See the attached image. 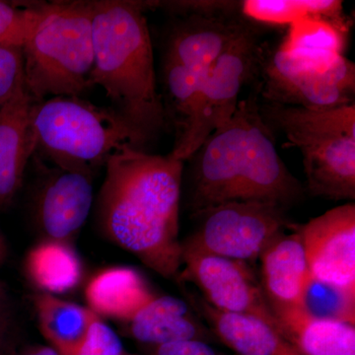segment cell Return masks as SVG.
Masks as SVG:
<instances>
[{
  "label": "cell",
  "mask_w": 355,
  "mask_h": 355,
  "mask_svg": "<svg viewBox=\"0 0 355 355\" xmlns=\"http://www.w3.org/2000/svg\"><path fill=\"white\" fill-rule=\"evenodd\" d=\"M189 160L193 214L236 200L286 209L303 195L302 184L279 157L272 128L254 99L240 101L229 123L214 130Z\"/></svg>",
  "instance_id": "2"
},
{
  "label": "cell",
  "mask_w": 355,
  "mask_h": 355,
  "mask_svg": "<svg viewBox=\"0 0 355 355\" xmlns=\"http://www.w3.org/2000/svg\"><path fill=\"white\" fill-rule=\"evenodd\" d=\"M240 17L268 25H291L305 19L329 21L349 32L350 20L338 0H245L238 1Z\"/></svg>",
  "instance_id": "21"
},
{
  "label": "cell",
  "mask_w": 355,
  "mask_h": 355,
  "mask_svg": "<svg viewBox=\"0 0 355 355\" xmlns=\"http://www.w3.org/2000/svg\"><path fill=\"white\" fill-rule=\"evenodd\" d=\"M92 16V1L57 2L25 44V87L35 101L80 97L93 87Z\"/></svg>",
  "instance_id": "6"
},
{
  "label": "cell",
  "mask_w": 355,
  "mask_h": 355,
  "mask_svg": "<svg viewBox=\"0 0 355 355\" xmlns=\"http://www.w3.org/2000/svg\"><path fill=\"white\" fill-rule=\"evenodd\" d=\"M200 225L182 247L249 263L291 227L286 209L258 202H228L195 214Z\"/></svg>",
  "instance_id": "8"
},
{
  "label": "cell",
  "mask_w": 355,
  "mask_h": 355,
  "mask_svg": "<svg viewBox=\"0 0 355 355\" xmlns=\"http://www.w3.org/2000/svg\"><path fill=\"white\" fill-rule=\"evenodd\" d=\"M260 111L268 127L286 135L287 146L300 151L311 195L354 200V103L330 109L266 103Z\"/></svg>",
  "instance_id": "5"
},
{
  "label": "cell",
  "mask_w": 355,
  "mask_h": 355,
  "mask_svg": "<svg viewBox=\"0 0 355 355\" xmlns=\"http://www.w3.org/2000/svg\"><path fill=\"white\" fill-rule=\"evenodd\" d=\"M303 306L311 316L355 323V296L319 280L311 279Z\"/></svg>",
  "instance_id": "26"
},
{
  "label": "cell",
  "mask_w": 355,
  "mask_h": 355,
  "mask_svg": "<svg viewBox=\"0 0 355 355\" xmlns=\"http://www.w3.org/2000/svg\"><path fill=\"white\" fill-rule=\"evenodd\" d=\"M26 270L32 282L51 295L76 288L83 275L76 252L67 242L48 239L29 252Z\"/></svg>",
  "instance_id": "22"
},
{
  "label": "cell",
  "mask_w": 355,
  "mask_h": 355,
  "mask_svg": "<svg viewBox=\"0 0 355 355\" xmlns=\"http://www.w3.org/2000/svg\"><path fill=\"white\" fill-rule=\"evenodd\" d=\"M349 32L321 19H305L288 26L279 50L294 58H315L343 55Z\"/></svg>",
  "instance_id": "24"
},
{
  "label": "cell",
  "mask_w": 355,
  "mask_h": 355,
  "mask_svg": "<svg viewBox=\"0 0 355 355\" xmlns=\"http://www.w3.org/2000/svg\"><path fill=\"white\" fill-rule=\"evenodd\" d=\"M311 277L355 296V205L324 212L298 229Z\"/></svg>",
  "instance_id": "12"
},
{
  "label": "cell",
  "mask_w": 355,
  "mask_h": 355,
  "mask_svg": "<svg viewBox=\"0 0 355 355\" xmlns=\"http://www.w3.org/2000/svg\"><path fill=\"white\" fill-rule=\"evenodd\" d=\"M259 259L261 289L275 319L284 313L304 309L303 298L312 277L299 230L277 236Z\"/></svg>",
  "instance_id": "14"
},
{
  "label": "cell",
  "mask_w": 355,
  "mask_h": 355,
  "mask_svg": "<svg viewBox=\"0 0 355 355\" xmlns=\"http://www.w3.org/2000/svg\"><path fill=\"white\" fill-rule=\"evenodd\" d=\"M76 355H128L119 336L100 317L95 320Z\"/></svg>",
  "instance_id": "28"
},
{
  "label": "cell",
  "mask_w": 355,
  "mask_h": 355,
  "mask_svg": "<svg viewBox=\"0 0 355 355\" xmlns=\"http://www.w3.org/2000/svg\"><path fill=\"white\" fill-rule=\"evenodd\" d=\"M34 155L62 169L94 175L125 148L144 150L147 140L112 107L80 97L35 101L31 114Z\"/></svg>",
  "instance_id": "4"
},
{
  "label": "cell",
  "mask_w": 355,
  "mask_h": 355,
  "mask_svg": "<svg viewBox=\"0 0 355 355\" xmlns=\"http://www.w3.org/2000/svg\"><path fill=\"white\" fill-rule=\"evenodd\" d=\"M41 176L33 200L35 222L44 238L67 242L80 231L94 203L93 175L49 168L33 157Z\"/></svg>",
  "instance_id": "11"
},
{
  "label": "cell",
  "mask_w": 355,
  "mask_h": 355,
  "mask_svg": "<svg viewBox=\"0 0 355 355\" xmlns=\"http://www.w3.org/2000/svg\"><path fill=\"white\" fill-rule=\"evenodd\" d=\"M128 324L135 340L157 347L203 335L187 303L173 296H154Z\"/></svg>",
  "instance_id": "18"
},
{
  "label": "cell",
  "mask_w": 355,
  "mask_h": 355,
  "mask_svg": "<svg viewBox=\"0 0 355 355\" xmlns=\"http://www.w3.org/2000/svg\"><path fill=\"white\" fill-rule=\"evenodd\" d=\"M183 161L125 148L109 159L95 202L97 225L107 239L135 254L165 279H178Z\"/></svg>",
  "instance_id": "1"
},
{
  "label": "cell",
  "mask_w": 355,
  "mask_h": 355,
  "mask_svg": "<svg viewBox=\"0 0 355 355\" xmlns=\"http://www.w3.org/2000/svg\"><path fill=\"white\" fill-rule=\"evenodd\" d=\"M33 99L26 87L0 108V209L10 205L22 186L34 155Z\"/></svg>",
  "instance_id": "15"
},
{
  "label": "cell",
  "mask_w": 355,
  "mask_h": 355,
  "mask_svg": "<svg viewBox=\"0 0 355 355\" xmlns=\"http://www.w3.org/2000/svg\"><path fill=\"white\" fill-rule=\"evenodd\" d=\"M55 3L13 4L0 1V46L23 49Z\"/></svg>",
  "instance_id": "25"
},
{
  "label": "cell",
  "mask_w": 355,
  "mask_h": 355,
  "mask_svg": "<svg viewBox=\"0 0 355 355\" xmlns=\"http://www.w3.org/2000/svg\"><path fill=\"white\" fill-rule=\"evenodd\" d=\"M21 355H58V354L51 347H35L26 350L24 354Z\"/></svg>",
  "instance_id": "31"
},
{
  "label": "cell",
  "mask_w": 355,
  "mask_h": 355,
  "mask_svg": "<svg viewBox=\"0 0 355 355\" xmlns=\"http://www.w3.org/2000/svg\"><path fill=\"white\" fill-rule=\"evenodd\" d=\"M40 330L58 355H76L97 319L92 310L42 293L35 298Z\"/></svg>",
  "instance_id": "20"
},
{
  "label": "cell",
  "mask_w": 355,
  "mask_h": 355,
  "mask_svg": "<svg viewBox=\"0 0 355 355\" xmlns=\"http://www.w3.org/2000/svg\"><path fill=\"white\" fill-rule=\"evenodd\" d=\"M261 94L266 103L330 109L354 103L355 65L343 55L294 58L279 50L261 55Z\"/></svg>",
  "instance_id": "7"
},
{
  "label": "cell",
  "mask_w": 355,
  "mask_h": 355,
  "mask_svg": "<svg viewBox=\"0 0 355 355\" xmlns=\"http://www.w3.org/2000/svg\"><path fill=\"white\" fill-rule=\"evenodd\" d=\"M86 299L96 315L130 322L154 297L146 279L128 266H113L89 282Z\"/></svg>",
  "instance_id": "17"
},
{
  "label": "cell",
  "mask_w": 355,
  "mask_h": 355,
  "mask_svg": "<svg viewBox=\"0 0 355 355\" xmlns=\"http://www.w3.org/2000/svg\"><path fill=\"white\" fill-rule=\"evenodd\" d=\"M14 323L12 304L6 286L0 282V349L10 336Z\"/></svg>",
  "instance_id": "30"
},
{
  "label": "cell",
  "mask_w": 355,
  "mask_h": 355,
  "mask_svg": "<svg viewBox=\"0 0 355 355\" xmlns=\"http://www.w3.org/2000/svg\"><path fill=\"white\" fill-rule=\"evenodd\" d=\"M156 355H216L211 347L200 340H182L157 347Z\"/></svg>",
  "instance_id": "29"
},
{
  "label": "cell",
  "mask_w": 355,
  "mask_h": 355,
  "mask_svg": "<svg viewBox=\"0 0 355 355\" xmlns=\"http://www.w3.org/2000/svg\"><path fill=\"white\" fill-rule=\"evenodd\" d=\"M263 51L257 32L250 27L209 67L200 85L197 119L183 144L170 153L175 158L186 162L214 130L232 119L242 88L260 69Z\"/></svg>",
  "instance_id": "9"
},
{
  "label": "cell",
  "mask_w": 355,
  "mask_h": 355,
  "mask_svg": "<svg viewBox=\"0 0 355 355\" xmlns=\"http://www.w3.org/2000/svg\"><path fill=\"white\" fill-rule=\"evenodd\" d=\"M24 87L22 49L0 46V108Z\"/></svg>",
  "instance_id": "27"
},
{
  "label": "cell",
  "mask_w": 355,
  "mask_h": 355,
  "mask_svg": "<svg viewBox=\"0 0 355 355\" xmlns=\"http://www.w3.org/2000/svg\"><path fill=\"white\" fill-rule=\"evenodd\" d=\"M183 265L178 279L193 282L211 307L260 318L280 331L261 284L247 263L182 247Z\"/></svg>",
  "instance_id": "10"
},
{
  "label": "cell",
  "mask_w": 355,
  "mask_h": 355,
  "mask_svg": "<svg viewBox=\"0 0 355 355\" xmlns=\"http://www.w3.org/2000/svg\"><path fill=\"white\" fill-rule=\"evenodd\" d=\"M250 27L241 17L184 16L170 30L165 58L196 73H207Z\"/></svg>",
  "instance_id": "13"
},
{
  "label": "cell",
  "mask_w": 355,
  "mask_h": 355,
  "mask_svg": "<svg viewBox=\"0 0 355 355\" xmlns=\"http://www.w3.org/2000/svg\"><path fill=\"white\" fill-rule=\"evenodd\" d=\"M277 320L282 336L301 355H355L354 324L313 317L305 309Z\"/></svg>",
  "instance_id": "19"
},
{
  "label": "cell",
  "mask_w": 355,
  "mask_h": 355,
  "mask_svg": "<svg viewBox=\"0 0 355 355\" xmlns=\"http://www.w3.org/2000/svg\"><path fill=\"white\" fill-rule=\"evenodd\" d=\"M205 74L196 73L174 60L164 58L163 79L166 98L163 106L166 121H171L176 130L173 148L183 144L193 127Z\"/></svg>",
  "instance_id": "23"
},
{
  "label": "cell",
  "mask_w": 355,
  "mask_h": 355,
  "mask_svg": "<svg viewBox=\"0 0 355 355\" xmlns=\"http://www.w3.org/2000/svg\"><path fill=\"white\" fill-rule=\"evenodd\" d=\"M146 9L141 1H92V84L105 91L112 108L148 142L167 121L156 83Z\"/></svg>",
  "instance_id": "3"
},
{
  "label": "cell",
  "mask_w": 355,
  "mask_h": 355,
  "mask_svg": "<svg viewBox=\"0 0 355 355\" xmlns=\"http://www.w3.org/2000/svg\"><path fill=\"white\" fill-rule=\"evenodd\" d=\"M191 304L222 342L239 355H301L272 324L251 315L222 312L200 296L189 294Z\"/></svg>",
  "instance_id": "16"
}]
</instances>
